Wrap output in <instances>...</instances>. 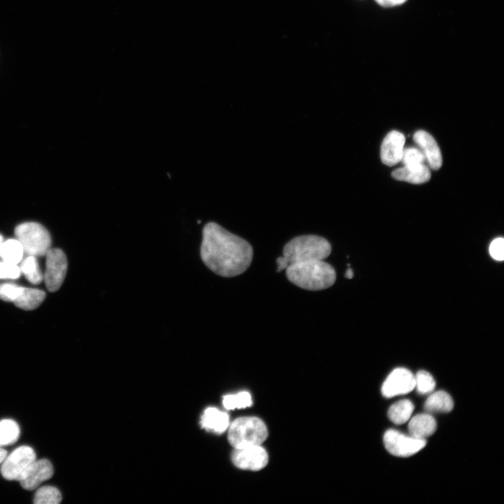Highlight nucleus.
Returning a JSON list of instances; mask_svg holds the SVG:
<instances>
[{
	"label": "nucleus",
	"mask_w": 504,
	"mask_h": 504,
	"mask_svg": "<svg viewBox=\"0 0 504 504\" xmlns=\"http://www.w3.org/2000/svg\"><path fill=\"white\" fill-rule=\"evenodd\" d=\"M200 257L215 274L232 277L248 268L253 258V248L243 238L214 222H209L202 230Z\"/></svg>",
	"instance_id": "f257e3e1"
},
{
	"label": "nucleus",
	"mask_w": 504,
	"mask_h": 504,
	"mask_svg": "<svg viewBox=\"0 0 504 504\" xmlns=\"http://www.w3.org/2000/svg\"><path fill=\"white\" fill-rule=\"evenodd\" d=\"M286 274L291 283L309 290L326 289L336 280L335 269L324 260L290 264L286 269Z\"/></svg>",
	"instance_id": "f03ea898"
},
{
	"label": "nucleus",
	"mask_w": 504,
	"mask_h": 504,
	"mask_svg": "<svg viewBox=\"0 0 504 504\" xmlns=\"http://www.w3.org/2000/svg\"><path fill=\"white\" fill-rule=\"evenodd\" d=\"M331 245L325 238L306 234L296 237L284 247L283 257L288 263L325 260L331 253Z\"/></svg>",
	"instance_id": "7ed1b4c3"
},
{
	"label": "nucleus",
	"mask_w": 504,
	"mask_h": 504,
	"mask_svg": "<svg viewBox=\"0 0 504 504\" xmlns=\"http://www.w3.org/2000/svg\"><path fill=\"white\" fill-rule=\"evenodd\" d=\"M227 438L234 448L260 445L267 438L265 423L256 416H242L229 426Z\"/></svg>",
	"instance_id": "20e7f679"
},
{
	"label": "nucleus",
	"mask_w": 504,
	"mask_h": 504,
	"mask_svg": "<svg viewBox=\"0 0 504 504\" xmlns=\"http://www.w3.org/2000/svg\"><path fill=\"white\" fill-rule=\"evenodd\" d=\"M16 239L20 242L27 255H46L50 248L51 238L48 231L41 224L27 222L15 229Z\"/></svg>",
	"instance_id": "39448f33"
},
{
	"label": "nucleus",
	"mask_w": 504,
	"mask_h": 504,
	"mask_svg": "<svg viewBox=\"0 0 504 504\" xmlns=\"http://www.w3.org/2000/svg\"><path fill=\"white\" fill-rule=\"evenodd\" d=\"M36 460V456L31 447L20 446L6 456L1 463V473L8 480L19 481Z\"/></svg>",
	"instance_id": "423d86ee"
},
{
	"label": "nucleus",
	"mask_w": 504,
	"mask_h": 504,
	"mask_svg": "<svg viewBox=\"0 0 504 504\" xmlns=\"http://www.w3.org/2000/svg\"><path fill=\"white\" fill-rule=\"evenodd\" d=\"M386 449L392 455L407 457L414 455L426 444L422 438L405 435L396 430H387L383 437Z\"/></svg>",
	"instance_id": "0eeeda50"
},
{
	"label": "nucleus",
	"mask_w": 504,
	"mask_h": 504,
	"mask_svg": "<svg viewBox=\"0 0 504 504\" xmlns=\"http://www.w3.org/2000/svg\"><path fill=\"white\" fill-rule=\"evenodd\" d=\"M46 256L43 279L48 290L55 292L61 287L64 280L68 267L66 257L59 248H50Z\"/></svg>",
	"instance_id": "6e6552de"
},
{
	"label": "nucleus",
	"mask_w": 504,
	"mask_h": 504,
	"mask_svg": "<svg viewBox=\"0 0 504 504\" xmlns=\"http://www.w3.org/2000/svg\"><path fill=\"white\" fill-rule=\"evenodd\" d=\"M231 458L237 468L251 470L262 469L268 462L267 453L260 445L234 448Z\"/></svg>",
	"instance_id": "1a4fd4ad"
},
{
	"label": "nucleus",
	"mask_w": 504,
	"mask_h": 504,
	"mask_svg": "<svg viewBox=\"0 0 504 504\" xmlns=\"http://www.w3.org/2000/svg\"><path fill=\"white\" fill-rule=\"evenodd\" d=\"M414 387V375L406 368H398L393 370L385 379L382 386V393L385 398H391L408 393Z\"/></svg>",
	"instance_id": "9d476101"
},
{
	"label": "nucleus",
	"mask_w": 504,
	"mask_h": 504,
	"mask_svg": "<svg viewBox=\"0 0 504 504\" xmlns=\"http://www.w3.org/2000/svg\"><path fill=\"white\" fill-rule=\"evenodd\" d=\"M53 473V466L48 459L36 460L19 482L24 489L31 491L36 489L43 482L51 478Z\"/></svg>",
	"instance_id": "9b49d317"
},
{
	"label": "nucleus",
	"mask_w": 504,
	"mask_h": 504,
	"mask_svg": "<svg viewBox=\"0 0 504 504\" xmlns=\"http://www.w3.org/2000/svg\"><path fill=\"white\" fill-rule=\"evenodd\" d=\"M405 137L398 131L393 130L384 137L381 146V159L384 164L393 166L401 161Z\"/></svg>",
	"instance_id": "f8f14e48"
},
{
	"label": "nucleus",
	"mask_w": 504,
	"mask_h": 504,
	"mask_svg": "<svg viewBox=\"0 0 504 504\" xmlns=\"http://www.w3.org/2000/svg\"><path fill=\"white\" fill-rule=\"evenodd\" d=\"M413 139L423 153L429 167L434 170L440 169L442 158L435 139L427 132L418 130L414 133Z\"/></svg>",
	"instance_id": "ddd939ff"
},
{
	"label": "nucleus",
	"mask_w": 504,
	"mask_h": 504,
	"mask_svg": "<svg viewBox=\"0 0 504 504\" xmlns=\"http://www.w3.org/2000/svg\"><path fill=\"white\" fill-rule=\"evenodd\" d=\"M437 424L434 417L429 414H418L412 418L408 424L411 436L425 439L434 433Z\"/></svg>",
	"instance_id": "4468645a"
},
{
	"label": "nucleus",
	"mask_w": 504,
	"mask_h": 504,
	"mask_svg": "<svg viewBox=\"0 0 504 504\" xmlns=\"http://www.w3.org/2000/svg\"><path fill=\"white\" fill-rule=\"evenodd\" d=\"M201 425L207 430L220 434L230 425L229 416L215 407H208L202 416Z\"/></svg>",
	"instance_id": "2eb2a0df"
},
{
	"label": "nucleus",
	"mask_w": 504,
	"mask_h": 504,
	"mask_svg": "<svg viewBox=\"0 0 504 504\" xmlns=\"http://www.w3.org/2000/svg\"><path fill=\"white\" fill-rule=\"evenodd\" d=\"M392 176L398 181L420 184L429 181L430 172L429 168L424 164L414 168L403 167L397 169L392 172Z\"/></svg>",
	"instance_id": "dca6fc26"
},
{
	"label": "nucleus",
	"mask_w": 504,
	"mask_h": 504,
	"mask_svg": "<svg viewBox=\"0 0 504 504\" xmlns=\"http://www.w3.org/2000/svg\"><path fill=\"white\" fill-rule=\"evenodd\" d=\"M45 298L46 293L41 290L22 287L20 293L13 302L20 309L29 311L37 308Z\"/></svg>",
	"instance_id": "f3484780"
},
{
	"label": "nucleus",
	"mask_w": 504,
	"mask_h": 504,
	"mask_svg": "<svg viewBox=\"0 0 504 504\" xmlns=\"http://www.w3.org/2000/svg\"><path fill=\"white\" fill-rule=\"evenodd\" d=\"M454 401L449 393L444 391L434 392L425 401L424 408L430 413H447L452 410Z\"/></svg>",
	"instance_id": "a211bd4d"
},
{
	"label": "nucleus",
	"mask_w": 504,
	"mask_h": 504,
	"mask_svg": "<svg viewBox=\"0 0 504 504\" xmlns=\"http://www.w3.org/2000/svg\"><path fill=\"white\" fill-rule=\"evenodd\" d=\"M23 248L17 239H8L0 244V259L18 265L22 260Z\"/></svg>",
	"instance_id": "6ab92c4d"
},
{
	"label": "nucleus",
	"mask_w": 504,
	"mask_h": 504,
	"mask_svg": "<svg viewBox=\"0 0 504 504\" xmlns=\"http://www.w3.org/2000/svg\"><path fill=\"white\" fill-rule=\"evenodd\" d=\"M414 410V405L408 399L401 400L393 404L388 410V417L397 425L405 423Z\"/></svg>",
	"instance_id": "aec40b11"
},
{
	"label": "nucleus",
	"mask_w": 504,
	"mask_h": 504,
	"mask_svg": "<svg viewBox=\"0 0 504 504\" xmlns=\"http://www.w3.org/2000/svg\"><path fill=\"white\" fill-rule=\"evenodd\" d=\"M20 269L26 279L33 284H38L43 279V274L39 268L36 256L27 255L23 258Z\"/></svg>",
	"instance_id": "412c9836"
},
{
	"label": "nucleus",
	"mask_w": 504,
	"mask_h": 504,
	"mask_svg": "<svg viewBox=\"0 0 504 504\" xmlns=\"http://www.w3.org/2000/svg\"><path fill=\"white\" fill-rule=\"evenodd\" d=\"M20 428L13 419L0 421V447L15 443L19 438Z\"/></svg>",
	"instance_id": "4be33fe9"
},
{
	"label": "nucleus",
	"mask_w": 504,
	"mask_h": 504,
	"mask_svg": "<svg viewBox=\"0 0 504 504\" xmlns=\"http://www.w3.org/2000/svg\"><path fill=\"white\" fill-rule=\"evenodd\" d=\"M62 501L59 489L52 486L38 488L34 495L35 504H58Z\"/></svg>",
	"instance_id": "5701e85b"
},
{
	"label": "nucleus",
	"mask_w": 504,
	"mask_h": 504,
	"mask_svg": "<svg viewBox=\"0 0 504 504\" xmlns=\"http://www.w3.org/2000/svg\"><path fill=\"white\" fill-rule=\"evenodd\" d=\"M223 404L227 410L245 408L252 405L251 396L247 391L239 392L236 395L225 396Z\"/></svg>",
	"instance_id": "b1692460"
},
{
	"label": "nucleus",
	"mask_w": 504,
	"mask_h": 504,
	"mask_svg": "<svg viewBox=\"0 0 504 504\" xmlns=\"http://www.w3.org/2000/svg\"><path fill=\"white\" fill-rule=\"evenodd\" d=\"M415 387L421 395L430 393L435 388V382L433 376L425 370H419L414 376Z\"/></svg>",
	"instance_id": "393cba45"
},
{
	"label": "nucleus",
	"mask_w": 504,
	"mask_h": 504,
	"mask_svg": "<svg viewBox=\"0 0 504 504\" xmlns=\"http://www.w3.org/2000/svg\"><path fill=\"white\" fill-rule=\"evenodd\" d=\"M400 162L404 164V167L414 168L424 164L426 159L420 149L410 147L404 148Z\"/></svg>",
	"instance_id": "a878e982"
},
{
	"label": "nucleus",
	"mask_w": 504,
	"mask_h": 504,
	"mask_svg": "<svg viewBox=\"0 0 504 504\" xmlns=\"http://www.w3.org/2000/svg\"><path fill=\"white\" fill-rule=\"evenodd\" d=\"M22 286L11 283L0 284V299L6 302H13L19 295Z\"/></svg>",
	"instance_id": "bb28decb"
},
{
	"label": "nucleus",
	"mask_w": 504,
	"mask_h": 504,
	"mask_svg": "<svg viewBox=\"0 0 504 504\" xmlns=\"http://www.w3.org/2000/svg\"><path fill=\"white\" fill-rule=\"evenodd\" d=\"M20 272L18 265L4 260L0 261V279H18Z\"/></svg>",
	"instance_id": "cd10ccee"
},
{
	"label": "nucleus",
	"mask_w": 504,
	"mask_h": 504,
	"mask_svg": "<svg viewBox=\"0 0 504 504\" xmlns=\"http://www.w3.org/2000/svg\"><path fill=\"white\" fill-rule=\"evenodd\" d=\"M489 253L496 260L504 259V239L503 237H498L491 241L489 246Z\"/></svg>",
	"instance_id": "c85d7f7f"
},
{
	"label": "nucleus",
	"mask_w": 504,
	"mask_h": 504,
	"mask_svg": "<svg viewBox=\"0 0 504 504\" xmlns=\"http://www.w3.org/2000/svg\"><path fill=\"white\" fill-rule=\"evenodd\" d=\"M407 0H375L380 6L384 7H392L404 4Z\"/></svg>",
	"instance_id": "c756f323"
},
{
	"label": "nucleus",
	"mask_w": 504,
	"mask_h": 504,
	"mask_svg": "<svg viewBox=\"0 0 504 504\" xmlns=\"http://www.w3.org/2000/svg\"><path fill=\"white\" fill-rule=\"evenodd\" d=\"M276 263H277V270L276 272H281L284 270H286L287 267L288 266V263L286 262V260L284 259L283 256L279 257L276 259Z\"/></svg>",
	"instance_id": "7c9ffc66"
},
{
	"label": "nucleus",
	"mask_w": 504,
	"mask_h": 504,
	"mask_svg": "<svg viewBox=\"0 0 504 504\" xmlns=\"http://www.w3.org/2000/svg\"><path fill=\"white\" fill-rule=\"evenodd\" d=\"M7 456V451L0 447V463H1Z\"/></svg>",
	"instance_id": "2f4dec72"
},
{
	"label": "nucleus",
	"mask_w": 504,
	"mask_h": 504,
	"mask_svg": "<svg viewBox=\"0 0 504 504\" xmlns=\"http://www.w3.org/2000/svg\"><path fill=\"white\" fill-rule=\"evenodd\" d=\"M344 276L347 279H352L354 277V272L351 268H348L344 274Z\"/></svg>",
	"instance_id": "473e14b6"
},
{
	"label": "nucleus",
	"mask_w": 504,
	"mask_h": 504,
	"mask_svg": "<svg viewBox=\"0 0 504 504\" xmlns=\"http://www.w3.org/2000/svg\"><path fill=\"white\" fill-rule=\"evenodd\" d=\"M4 239L1 234H0V244L3 241Z\"/></svg>",
	"instance_id": "72a5a7b5"
}]
</instances>
